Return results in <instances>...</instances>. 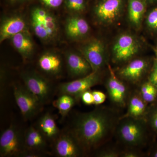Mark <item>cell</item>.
I'll return each mask as SVG.
<instances>
[{
    "instance_id": "obj_32",
    "label": "cell",
    "mask_w": 157,
    "mask_h": 157,
    "mask_svg": "<svg viewBox=\"0 0 157 157\" xmlns=\"http://www.w3.org/2000/svg\"><path fill=\"white\" fill-rule=\"evenodd\" d=\"M80 99L84 104L87 105L94 104V98L92 91L88 90L82 93L81 95Z\"/></svg>"
},
{
    "instance_id": "obj_20",
    "label": "cell",
    "mask_w": 157,
    "mask_h": 157,
    "mask_svg": "<svg viewBox=\"0 0 157 157\" xmlns=\"http://www.w3.org/2000/svg\"><path fill=\"white\" fill-rule=\"evenodd\" d=\"M12 45L24 59L31 57L33 53L34 44L28 31L20 33L11 38Z\"/></svg>"
},
{
    "instance_id": "obj_11",
    "label": "cell",
    "mask_w": 157,
    "mask_h": 157,
    "mask_svg": "<svg viewBox=\"0 0 157 157\" xmlns=\"http://www.w3.org/2000/svg\"><path fill=\"white\" fill-rule=\"evenodd\" d=\"M102 82L101 71H96L82 78L62 83L59 86V89L61 94H67L78 101L80 100L82 93L100 84Z\"/></svg>"
},
{
    "instance_id": "obj_29",
    "label": "cell",
    "mask_w": 157,
    "mask_h": 157,
    "mask_svg": "<svg viewBox=\"0 0 157 157\" xmlns=\"http://www.w3.org/2000/svg\"><path fill=\"white\" fill-rule=\"evenodd\" d=\"M146 157V153L137 149L123 148L121 157Z\"/></svg>"
},
{
    "instance_id": "obj_4",
    "label": "cell",
    "mask_w": 157,
    "mask_h": 157,
    "mask_svg": "<svg viewBox=\"0 0 157 157\" xmlns=\"http://www.w3.org/2000/svg\"><path fill=\"white\" fill-rule=\"evenodd\" d=\"M154 58H135L115 72L117 76L128 85L138 86L147 78Z\"/></svg>"
},
{
    "instance_id": "obj_9",
    "label": "cell",
    "mask_w": 157,
    "mask_h": 157,
    "mask_svg": "<svg viewBox=\"0 0 157 157\" xmlns=\"http://www.w3.org/2000/svg\"><path fill=\"white\" fill-rule=\"evenodd\" d=\"M15 101L25 120L30 119L42 111L43 104L25 86H14Z\"/></svg>"
},
{
    "instance_id": "obj_15",
    "label": "cell",
    "mask_w": 157,
    "mask_h": 157,
    "mask_svg": "<svg viewBox=\"0 0 157 157\" xmlns=\"http://www.w3.org/2000/svg\"><path fill=\"white\" fill-rule=\"evenodd\" d=\"M150 105L141 97L137 88L135 89L132 90L129 96L126 112L121 117L145 118Z\"/></svg>"
},
{
    "instance_id": "obj_21",
    "label": "cell",
    "mask_w": 157,
    "mask_h": 157,
    "mask_svg": "<svg viewBox=\"0 0 157 157\" xmlns=\"http://www.w3.org/2000/svg\"><path fill=\"white\" fill-rule=\"evenodd\" d=\"M46 138L39 129L30 127L24 135L25 149L38 152L46 146Z\"/></svg>"
},
{
    "instance_id": "obj_38",
    "label": "cell",
    "mask_w": 157,
    "mask_h": 157,
    "mask_svg": "<svg viewBox=\"0 0 157 157\" xmlns=\"http://www.w3.org/2000/svg\"><path fill=\"white\" fill-rule=\"evenodd\" d=\"M11 3H17L19 2H20L23 1V0H9Z\"/></svg>"
},
{
    "instance_id": "obj_28",
    "label": "cell",
    "mask_w": 157,
    "mask_h": 157,
    "mask_svg": "<svg viewBox=\"0 0 157 157\" xmlns=\"http://www.w3.org/2000/svg\"><path fill=\"white\" fill-rule=\"evenodd\" d=\"M145 119L153 133L157 135V102L150 105Z\"/></svg>"
},
{
    "instance_id": "obj_22",
    "label": "cell",
    "mask_w": 157,
    "mask_h": 157,
    "mask_svg": "<svg viewBox=\"0 0 157 157\" xmlns=\"http://www.w3.org/2000/svg\"><path fill=\"white\" fill-rule=\"evenodd\" d=\"M37 129L47 139H56L59 135V130L57 126L55 120L49 113H45L39 119Z\"/></svg>"
},
{
    "instance_id": "obj_12",
    "label": "cell",
    "mask_w": 157,
    "mask_h": 157,
    "mask_svg": "<svg viewBox=\"0 0 157 157\" xmlns=\"http://www.w3.org/2000/svg\"><path fill=\"white\" fill-rule=\"evenodd\" d=\"M24 150V135L17 127L11 125L2 133L0 137L1 157L18 156Z\"/></svg>"
},
{
    "instance_id": "obj_16",
    "label": "cell",
    "mask_w": 157,
    "mask_h": 157,
    "mask_svg": "<svg viewBox=\"0 0 157 157\" xmlns=\"http://www.w3.org/2000/svg\"><path fill=\"white\" fill-rule=\"evenodd\" d=\"M27 31L25 20L19 15L5 17L0 27V42L11 39L13 36L24 31Z\"/></svg>"
},
{
    "instance_id": "obj_3",
    "label": "cell",
    "mask_w": 157,
    "mask_h": 157,
    "mask_svg": "<svg viewBox=\"0 0 157 157\" xmlns=\"http://www.w3.org/2000/svg\"><path fill=\"white\" fill-rule=\"evenodd\" d=\"M141 43L136 36L123 33L116 38L111 48V59L117 64H125L136 58L141 49Z\"/></svg>"
},
{
    "instance_id": "obj_7",
    "label": "cell",
    "mask_w": 157,
    "mask_h": 157,
    "mask_svg": "<svg viewBox=\"0 0 157 157\" xmlns=\"http://www.w3.org/2000/svg\"><path fill=\"white\" fill-rule=\"evenodd\" d=\"M79 52L89 62L93 72L101 71L108 64L106 46L101 39L88 40L80 46Z\"/></svg>"
},
{
    "instance_id": "obj_34",
    "label": "cell",
    "mask_w": 157,
    "mask_h": 157,
    "mask_svg": "<svg viewBox=\"0 0 157 157\" xmlns=\"http://www.w3.org/2000/svg\"><path fill=\"white\" fill-rule=\"evenodd\" d=\"M146 153V157H157V141L156 140L149 146Z\"/></svg>"
},
{
    "instance_id": "obj_31",
    "label": "cell",
    "mask_w": 157,
    "mask_h": 157,
    "mask_svg": "<svg viewBox=\"0 0 157 157\" xmlns=\"http://www.w3.org/2000/svg\"><path fill=\"white\" fill-rule=\"evenodd\" d=\"M92 93L94 105L97 106L101 105L106 101V95L104 93L98 90L93 91Z\"/></svg>"
},
{
    "instance_id": "obj_37",
    "label": "cell",
    "mask_w": 157,
    "mask_h": 157,
    "mask_svg": "<svg viewBox=\"0 0 157 157\" xmlns=\"http://www.w3.org/2000/svg\"><path fill=\"white\" fill-rule=\"evenodd\" d=\"M153 50L154 52L155 55V58L156 59V60L157 61V47L156 46L155 47H153Z\"/></svg>"
},
{
    "instance_id": "obj_27",
    "label": "cell",
    "mask_w": 157,
    "mask_h": 157,
    "mask_svg": "<svg viewBox=\"0 0 157 157\" xmlns=\"http://www.w3.org/2000/svg\"><path fill=\"white\" fill-rule=\"evenodd\" d=\"M65 3L67 9L74 14H82L87 9L86 0H65Z\"/></svg>"
},
{
    "instance_id": "obj_26",
    "label": "cell",
    "mask_w": 157,
    "mask_h": 157,
    "mask_svg": "<svg viewBox=\"0 0 157 157\" xmlns=\"http://www.w3.org/2000/svg\"><path fill=\"white\" fill-rule=\"evenodd\" d=\"M110 142L106 144L95 152L96 157H121L123 148L116 142L115 144L110 145Z\"/></svg>"
},
{
    "instance_id": "obj_5",
    "label": "cell",
    "mask_w": 157,
    "mask_h": 157,
    "mask_svg": "<svg viewBox=\"0 0 157 157\" xmlns=\"http://www.w3.org/2000/svg\"><path fill=\"white\" fill-rule=\"evenodd\" d=\"M31 23L36 36L45 42L56 37L58 25L54 15L40 7L34 8L31 12Z\"/></svg>"
},
{
    "instance_id": "obj_10",
    "label": "cell",
    "mask_w": 157,
    "mask_h": 157,
    "mask_svg": "<svg viewBox=\"0 0 157 157\" xmlns=\"http://www.w3.org/2000/svg\"><path fill=\"white\" fill-rule=\"evenodd\" d=\"M25 86L44 105L50 100L53 88L51 83L44 76L34 72L21 75Z\"/></svg>"
},
{
    "instance_id": "obj_13",
    "label": "cell",
    "mask_w": 157,
    "mask_h": 157,
    "mask_svg": "<svg viewBox=\"0 0 157 157\" xmlns=\"http://www.w3.org/2000/svg\"><path fill=\"white\" fill-rule=\"evenodd\" d=\"M54 149L59 157H77L84 155L78 142L70 132L59 135L55 143Z\"/></svg>"
},
{
    "instance_id": "obj_1",
    "label": "cell",
    "mask_w": 157,
    "mask_h": 157,
    "mask_svg": "<svg viewBox=\"0 0 157 157\" xmlns=\"http://www.w3.org/2000/svg\"><path fill=\"white\" fill-rule=\"evenodd\" d=\"M98 106L90 112L78 113L70 131L84 155L96 151L111 141L122 115L116 107Z\"/></svg>"
},
{
    "instance_id": "obj_23",
    "label": "cell",
    "mask_w": 157,
    "mask_h": 157,
    "mask_svg": "<svg viewBox=\"0 0 157 157\" xmlns=\"http://www.w3.org/2000/svg\"><path fill=\"white\" fill-rule=\"evenodd\" d=\"M137 86L140 95L147 104L151 105L157 103V89L147 78Z\"/></svg>"
},
{
    "instance_id": "obj_24",
    "label": "cell",
    "mask_w": 157,
    "mask_h": 157,
    "mask_svg": "<svg viewBox=\"0 0 157 157\" xmlns=\"http://www.w3.org/2000/svg\"><path fill=\"white\" fill-rule=\"evenodd\" d=\"M144 22L147 33L157 41V5L148 8Z\"/></svg>"
},
{
    "instance_id": "obj_8",
    "label": "cell",
    "mask_w": 157,
    "mask_h": 157,
    "mask_svg": "<svg viewBox=\"0 0 157 157\" xmlns=\"http://www.w3.org/2000/svg\"><path fill=\"white\" fill-rule=\"evenodd\" d=\"M108 68L109 76L105 80V86L109 100L113 107L117 109L125 108L132 90L128 84L117 76L110 65H108Z\"/></svg>"
},
{
    "instance_id": "obj_36",
    "label": "cell",
    "mask_w": 157,
    "mask_h": 157,
    "mask_svg": "<svg viewBox=\"0 0 157 157\" xmlns=\"http://www.w3.org/2000/svg\"><path fill=\"white\" fill-rule=\"evenodd\" d=\"M148 8L157 5V0H146Z\"/></svg>"
},
{
    "instance_id": "obj_25",
    "label": "cell",
    "mask_w": 157,
    "mask_h": 157,
    "mask_svg": "<svg viewBox=\"0 0 157 157\" xmlns=\"http://www.w3.org/2000/svg\"><path fill=\"white\" fill-rule=\"evenodd\" d=\"M76 101V98L73 96L67 94H63L53 102V105L58 109L60 114L65 117L75 105Z\"/></svg>"
},
{
    "instance_id": "obj_14",
    "label": "cell",
    "mask_w": 157,
    "mask_h": 157,
    "mask_svg": "<svg viewBox=\"0 0 157 157\" xmlns=\"http://www.w3.org/2000/svg\"><path fill=\"white\" fill-rule=\"evenodd\" d=\"M66 59L68 72L73 78H82L93 72L90 65L79 52H69Z\"/></svg>"
},
{
    "instance_id": "obj_17",
    "label": "cell",
    "mask_w": 157,
    "mask_h": 157,
    "mask_svg": "<svg viewBox=\"0 0 157 157\" xmlns=\"http://www.w3.org/2000/svg\"><path fill=\"white\" fill-rule=\"evenodd\" d=\"M65 30L67 36L70 39L79 40L87 36L90 28L88 23L84 18L76 14L68 17Z\"/></svg>"
},
{
    "instance_id": "obj_2",
    "label": "cell",
    "mask_w": 157,
    "mask_h": 157,
    "mask_svg": "<svg viewBox=\"0 0 157 157\" xmlns=\"http://www.w3.org/2000/svg\"><path fill=\"white\" fill-rule=\"evenodd\" d=\"M154 135L145 118L120 117L114 137L123 148L143 150L155 140Z\"/></svg>"
},
{
    "instance_id": "obj_6",
    "label": "cell",
    "mask_w": 157,
    "mask_h": 157,
    "mask_svg": "<svg viewBox=\"0 0 157 157\" xmlns=\"http://www.w3.org/2000/svg\"><path fill=\"white\" fill-rule=\"evenodd\" d=\"M127 3V0H97L93 9L97 22L106 26L115 23L126 9Z\"/></svg>"
},
{
    "instance_id": "obj_30",
    "label": "cell",
    "mask_w": 157,
    "mask_h": 157,
    "mask_svg": "<svg viewBox=\"0 0 157 157\" xmlns=\"http://www.w3.org/2000/svg\"><path fill=\"white\" fill-rule=\"evenodd\" d=\"M147 79L157 89V61L155 57L152 66L147 76Z\"/></svg>"
},
{
    "instance_id": "obj_18",
    "label": "cell",
    "mask_w": 157,
    "mask_h": 157,
    "mask_svg": "<svg viewBox=\"0 0 157 157\" xmlns=\"http://www.w3.org/2000/svg\"><path fill=\"white\" fill-rule=\"evenodd\" d=\"M148 9L146 0H127L128 19L132 27L135 29L140 28Z\"/></svg>"
},
{
    "instance_id": "obj_19",
    "label": "cell",
    "mask_w": 157,
    "mask_h": 157,
    "mask_svg": "<svg viewBox=\"0 0 157 157\" xmlns=\"http://www.w3.org/2000/svg\"><path fill=\"white\" fill-rule=\"evenodd\" d=\"M63 65L61 57L54 52L43 54L38 60L39 68L43 72L49 75H58L61 72Z\"/></svg>"
},
{
    "instance_id": "obj_33",
    "label": "cell",
    "mask_w": 157,
    "mask_h": 157,
    "mask_svg": "<svg viewBox=\"0 0 157 157\" xmlns=\"http://www.w3.org/2000/svg\"><path fill=\"white\" fill-rule=\"evenodd\" d=\"M44 5L50 9H57L61 6L64 0H40Z\"/></svg>"
},
{
    "instance_id": "obj_39",
    "label": "cell",
    "mask_w": 157,
    "mask_h": 157,
    "mask_svg": "<svg viewBox=\"0 0 157 157\" xmlns=\"http://www.w3.org/2000/svg\"><path fill=\"white\" fill-rule=\"evenodd\" d=\"M156 47H157V45H156Z\"/></svg>"
},
{
    "instance_id": "obj_35",
    "label": "cell",
    "mask_w": 157,
    "mask_h": 157,
    "mask_svg": "<svg viewBox=\"0 0 157 157\" xmlns=\"http://www.w3.org/2000/svg\"><path fill=\"white\" fill-rule=\"evenodd\" d=\"M41 156L38 152L25 149L18 156L23 157H38Z\"/></svg>"
}]
</instances>
